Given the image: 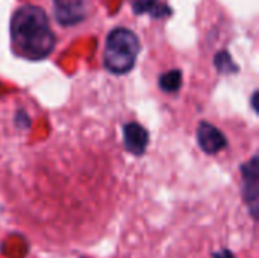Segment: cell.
I'll use <instances>...</instances> for the list:
<instances>
[{"instance_id":"8992f818","label":"cell","mask_w":259,"mask_h":258,"mask_svg":"<svg viewBox=\"0 0 259 258\" xmlns=\"http://www.w3.org/2000/svg\"><path fill=\"white\" fill-rule=\"evenodd\" d=\"M123 143L127 152L143 155L149 144V132L140 123H127L123 126Z\"/></svg>"},{"instance_id":"6da1fadb","label":"cell","mask_w":259,"mask_h":258,"mask_svg":"<svg viewBox=\"0 0 259 258\" xmlns=\"http://www.w3.org/2000/svg\"><path fill=\"white\" fill-rule=\"evenodd\" d=\"M11 40L15 53L30 61L47 58L55 47V33L47 14L33 5H24L12 15Z\"/></svg>"},{"instance_id":"3957f363","label":"cell","mask_w":259,"mask_h":258,"mask_svg":"<svg viewBox=\"0 0 259 258\" xmlns=\"http://www.w3.org/2000/svg\"><path fill=\"white\" fill-rule=\"evenodd\" d=\"M243 173V198L253 219H258L259 205V160L255 155L241 167Z\"/></svg>"},{"instance_id":"7a4b0ae2","label":"cell","mask_w":259,"mask_h":258,"mask_svg":"<svg viewBox=\"0 0 259 258\" xmlns=\"http://www.w3.org/2000/svg\"><path fill=\"white\" fill-rule=\"evenodd\" d=\"M138 53H140L138 36L129 29L117 27L106 38L105 52H103V65L108 71L115 75L127 73L135 65Z\"/></svg>"},{"instance_id":"30bf717a","label":"cell","mask_w":259,"mask_h":258,"mask_svg":"<svg viewBox=\"0 0 259 258\" xmlns=\"http://www.w3.org/2000/svg\"><path fill=\"white\" fill-rule=\"evenodd\" d=\"M214 258H234V255H232L231 251L223 249V251H220V252H215V254H214Z\"/></svg>"},{"instance_id":"9c48e42d","label":"cell","mask_w":259,"mask_h":258,"mask_svg":"<svg viewBox=\"0 0 259 258\" xmlns=\"http://www.w3.org/2000/svg\"><path fill=\"white\" fill-rule=\"evenodd\" d=\"M214 62H215L217 70H219L220 73H223V75H226V73H235V71L238 70V67L235 65V62L232 61L231 55H229L226 50L217 53Z\"/></svg>"},{"instance_id":"277c9868","label":"cell","mask_w":259,"mask_h":258,"mask_svg":"<svg viewBox=\"0 0 259 258\" xmlns=\"http://www.w3.org/2000/svg\"><path fill=\"white\" fill-rule=\"evenodd\" d=\"M55 18L62 26H74L85 20L87 6L83 0H53Z\"/></svg>"},{"instance_id":"8fae6325","label":"cell","mask_w":259,"mask_h":258,"mask_svg":"<svg viewBox=\"0 0 259 258\" xmlns=\"http://www.w3.org/2000/svg\"><path fill=\"white\" fill-rule=\"evenodd\" d=\"M252 103H253V108H255V111L258 113L259 109H258V105H256V103H258V93H255V94H253V97H252Z\"/></svg>"},{"instance_id":"ba28073f","label":"cell","mask_w":259,"mask_h":258,"mask_svg":"<svg viewBox=\"0 0 259 258\" xmlns=\"http://www.w3.org/2000/svg\"><path fill=\"white\" fill-rule=\"evenodd\" d=\"M182 85V71L181 70H170L159 78V88L165 93H175Z\"/></svg>"},{"instance_id":"5b68a950","label":"cell","mask_w":259,"mask_h":258,"mask_svg":"<svg viewBox=\"0 0 259 258\" xmlns=\"http://www.w3.org/2000/svg\"><path fill=\"white\" fill-rule=\"evenodd\" d=\"M197 143L206 154H217L226 148L225 135L211 123L202 122L197 128Z\"/></svg>"},{"instance_id":"52a82bcc","label":"cell","mask_w":259,"mask_h":258,"mask_svg":"<svg viewBox=\"0 0 259 258\" xmlns=\"http://www.w3.org/2000/svg\"><path fill=\"white\" fill-rule=\"evenodd\" d=\"M135 14H150L153 17L168 15L170 9L159 0H131Z\"/></svg>"}]
</instances>
